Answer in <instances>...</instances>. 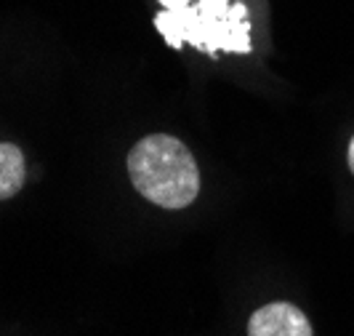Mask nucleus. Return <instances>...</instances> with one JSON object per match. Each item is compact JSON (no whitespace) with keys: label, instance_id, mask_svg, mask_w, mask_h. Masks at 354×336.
<instances>
[{"label":"nucleus","instance_id":"obj_1","mask_svg":"<svg viewBox=\"0 0 354 336\" xmlns=\"http://www.w3.org/2000/svg\"><path fill=\"white\" fill-rule=\"evenodd\" d=\"M162 11L155 27L168 46L184 43L205 53H248L250 21L248 8L240 0H160Z\"/></svg>","mask_w":354,"mask_h":336},{"label":"nucleus","instance_id":"obj_2","mask_svg":"<svg viewBox=\"0 0 354 336\" xmlns=\"http://www.w3.org/2000/svg\"><path fill=\"white\" fill-rule=\"evenodd\" d=\"M128 177L136 193L168 211L192 206L200 193L195 158L171 134H149L133 144L128 152Z\"/></svg>","mask_w":354,"mask_h":336},{"label":"nucleus","instance_id":"obj_3","mask_svg":"<svg viewBox=\"0 0 354 336\" xmlns=\"http://www.w3.org/2000/svg\"><path fill=\"white\" fill-rule=\"evenodd\" d=\"M248 336H315L312 323L290 301H269L259 307L248 323Z\"/></svg>","mask_w":354,"mask_h":336},{"label":"nucleus","instance_id":"obj_4","mask_svg":"<svg viewBox=\"0 0 354 336\" xmlns=\"http://www.w3.org/2000/svg\"><path fill=\"white\" fill-rule=\"evenodd\" d=\"M24 187V155L17 144L0 142V200L14 197Z\"/></svg>","mask_w":354,"mask_h":336},{"label":"nucleus","instance_id":"obj_5","mask_svg":"<svg viewBox=\"0 0 354 336\" xmlns=\"http://www.w3.org/2000/svg\"><path fill=\"white\" fill-rule=\"evenodd\" d=\"M349 168H352V174H354V136H352V142H349Z\"/></svg>","mask_w":354,"mask_h":336}]
</instances>
